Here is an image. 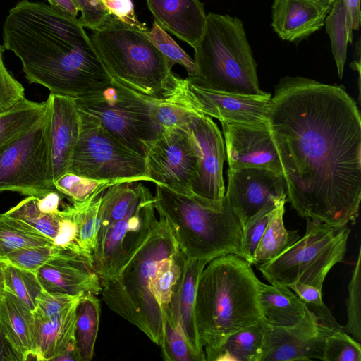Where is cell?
<instances>
[{"instance_id": "35", "label": "cell", "mask_w": 361, "mask_h": 361, "mask_svg": "<svg viewBox=\"0 0 361 361\" xmlns=\"http://www.w3.org/2000/svg\"><path fill=\"white\" fill-rule=\"evenodd\" d=\"M185 257L181 251L166 259L160 266L151 285L153 297L161 312L171 303L180 282ZM163 317V316H162Z\"/></svg>"}, {"instance_id": "7", "label": "cell", "mask_w": 361, "mask_h": 361, "mask_svg": "<svg viewBox=\"0 0 361 361\" xmlns=\"http://www.w3.org/2000/svg\"><path fill=\"white\" fill-rule=\"evenodd\" d=\"M199 76L191 83L229 93L268 96L259 87L257 66L240 19L209 13L204 33L194 48Z\"/></svg>"}, {"instance_id": "23", "label": "cell", "mask_w": 361, "mask_h": 361, "mask_svg": "<svg viewBox=\"0 0 361 361\" xmlns=\"http://www.w3.org/2000/svg\"><path fill=\"white\" fill-rule=\"evenodd\" d=\"M209 262L185 258L180 282L170 303L188 343L200 361H205L206 357L196 326V290L199 276Z\"/></svg>"}, {"instance_id": "2", "label": "cell", "mask_w": 361, "mask_h": 361, "mask_svg": "<svg viewBox=\"0 0 361 361\" xmlns=\"http://www.w3.org/2000/svg\"><path fill=\"white\" fill-rule=\"evenodd\" d=\"M3 43L26 79L50 93L78 99L111 82L78 18L44 3L22 0L11 8Z\"/></svg>"}, {"instance_id": "6", "label": "cell", "mask_w": 361, "mask_h": 361, "mask_svg": "<svg viewBox=\"0 0 361 361\" xmlns=\"http://www.w3.org/2000/svg\"><path fill=\"white\" fill-rule=\"evenodd\" d=\"M114 84L150 101L167 98L178 75L175 65L143 35L112 16L90 36Z\"/></svg>"}, {"instance_id": "9", "label": "cell", "mask_w": 361, "mask_h": 361, "mask_svg": "<svg viewBox=\"0 0 361 361\" xmlns=\"http://www.w3.org/2000/svg\"><path fill=\"white\" fill-rule=\"evenodd\" d=\"M75 102L80 117L98 124L144 157L148 143L159 130L154 120V101L140 97L114 83Z\"/></svg>"}, {"instance_id": "26", "label": "cell", "mask_w": 361, "mask_h": 361, "mask_svg": "<svg viewBox=\"0 0 361 361\" xmlns=\"http://www.w3.org/2000/svg\"><path fill=\"white\" fill-rule=\"evenodd\" d=\"M265 322L262 320L231 335L212 361H261L264 352Z\"/></svg>"}, {"instance_id": "41", "label": "cell", "mask_w": 361, "mask_h": 361, "mask_svg": "<svg viewBox=\"0 0 361 361\" xmlns=\"http://www.w3.org/2000/svg\"><path fill=\"white\" fill-rule=\"evenodd\" d=\"M312 312L319 322L334 331H342L343 328L335 319L322 299V290L312 286L294 282L288 286Z\"/></svg>"}, {"instance_id": "21", "label": "cell", "mask_w": 361, "mask_h": 361, "mask_svg": "<svg viewBox=\"0 0 361 361\" xmlns=\"http://www.w3.org/2000/svg\"><path fill=\"white\" fill-rule=\"evenodd\" d=\"M154 22L193 49L202 37L207 14L200 0H146Z\"/></svg>"}, {"instance_id": "13", "label": "cell", "mask_w": 361, "mask_h": 361, "mask_svg": "<svg viewBox=\"0 0 361 361\" xmlns=\"http://www.w3.org/2000/svg\"><path fill=\"white\" fill-rule=\"evenodd\" d=\"M171 96L186 109L215 118L221 123L268 127L271 94L252 96L220 92L179 77Z\"/></svg>"}, {"instance_id": "17", "label": "cell", "mask_w": 361, "mask_h": 361, "mask_svg": "<svg viewBox=\"0 0 361 361\" xmlns=\"http://www.w3.org/2000/svg\"><path fill=\"white\" fill-rule=\"evenodd\" d=\"M228 169H267L282 173L269 127L221 123Z\"/></svg>"}, {"instance_id": "39", "label": "cell", "mask_w": 361, "mask_h": 361, "mask_svg": "<svg viewBox=\"0 0 361 361\" xmlns=\"http://www.w3.org/2000/svg\"><path fill=\"white\" fill-rule=\"evenodd\" d=\"M116 183L109 180H97L68 172L58 179L54 185L61 194L71 200L81 202L90 197L102 188Z\"/></svg>"}, {"instance_id": "28", "label": "cell", "mask_w": 361, "mask_h": 361, "mask_svg": "<svg viewBox=\"0 0 361 361\" xmlns=\"http://www.w3.org/2000/svg\"><path fill=\"white\" fill-rule=\"evenodd\" d=\"M101 307L96 295H83L77 305L75 346L78 361L92 359L97 340Z\"/></svg>"}, {"instance_id": "18", "label": "cell", "mask_w": 361, "mask_h": 361, "mask_svg": "<svg viewBox=\"0 0 361 361\" xmlns=\"http://www.w3.org/2000/svg\"><path fill=\"white\" fill-rule=\"evenodd\" d=\"M43 289L71 295L101 293L100 279L88 259L57 247L37 271Z\"/></svg>"}, {"instance_id": "40", "label": "cell", "mask_w": 361, "mask_h": 361, "mask_svg": "<svg viewBox=\"0 0 361 361\" xmlns=\"http://www.w3.org/2000/svg\"><path fill=\"white\" fill-rule=\"evenodd\" d=\"M286 202V201L267 202L243 224V249L245 259L250 264H253L255 251L265 231L272 212L281 204Z\"/></svg>"}, {"instance_id": "8", "label": "cell", "mask_w": 361, "mask_h": 361, "mask_svg": "<svg viewBox=\"0 0 361 361\" xmlns=\"http://www.w3.org/2000/svg\"><path fill=\"white\" fill-rule=\"evenodd\" d=\"M306 219L302 237L257 269L271 285L288 286L294 282L306 283L322 290L331 269L343 262L350 229Z\"/></svg>"}, {"instance_id": "46", "label": "cell", "mask_w": 361, "mask_h": 361, "mask_svg": "<svg viewBox=\"0 0 361 361\" xmlns=\"http://www.w3.org/2000/svg\"><path fill=\"white\" fill-rule=\"evenodd\" d=\"M82 295L50 293L43 290L37 299V305L32 312L44 318H52L79 301Z\"/></svg>"}, {"instance_id": "15", "label": "cell", "mask_w": 361, "mask_h": 361, "mask_svg": "<svg viewBox=\"0 0 361 361\" xmlns=\"http://www.w3.org/2000/svg\"><path fill=\"white\" fill-rule=\"evenodd\" d=\"M187 129L200 156L198 178L192 192L210 200L222 202L226 192L223 178L226 152L221 132L212 118L197 112H192Z\"/></svg>"}, {"instance_id": "22", "label": "cell", "mask_w": 361, "mask_h": 361, "mask_svg": "<svg viewBox=\"0 0 361 361\" xmlns=\"http://www.w3.org/2000/svg\"><path fill=\"white\" fill-rule=\"evenodd\" d=\"M0 326L21 361L36 360L37 331L33 312L4 290H0Z\"/></svg>"}, {"instance_id": "44", "label": "cell", "mask_w": 361, "mask_h": 361, "mask_svg": "<svg viewBox=\"0 0 361 361\" xmlns=\"http://www.w3.org/2000/svg\"><path fill=\"white\" fill-rule=\"evenodd\" d=\"M58 215L59 217V228L54 239V245L59 248L85 257L77 243L78 229L72 204H66L63 209H59Z\"/></svg>"}, {"instance_id": "19", "label": "cell", "mask_w": 361, "mask_h": 361, "mask_svg": "<svg viewBox=\"0 0 361 361\" xmlns=\"http://www.w3.org/2000/svg\"><path fill=\"white\" fill-rule=\"evenodd\" d=\"M49 146L53 182L68 172L77 145L80 118L73 97L49 93Z\"/></svg>"}, {"instance_id": "53", "label": "cell", "mask_w": 361, "mask_h": 361, "mask_svg": "<svg viewBox=\"0 0 361 361\" xmlns=\"http://www.w3.org/2000/svg\"><path fill=\"white\" fill-rule=\"evenodd\" d=\"M8 263L6 259H0V290L4 289L3 286V269Z\"/></svg>"}, {"instance_id": "52", "label": "cell", "mask_w": 361, "mask_h": 361, "mask_svg": "<svg viewBox=\"0 0 361 361\" xmlns=\"http://www.w3.org/2000/svg\"><path fill=\"white\" fill-rule=\"evenodd\" d=\"M49 5L68 14L77 17L79 8L74 0H47Z\"/></svg>"}, {"instance_id": "3", "label": "cell", "mask_w": 361, "mask_h": 361, "mask_svg": "<svg viewBox=\"0 0 361 361\" xmlns=\"http://www.w3.org/2000/svg\"><path fill=\"white\" fill-rule=\"evenodd\" d=\"M180 251L166 220L154 213L124 249L115 274L101 283L109 308L158 345L163 336V317L151 285L161 264Z\"/></svg>"}, {"instance_id": "27", "label": "cell", "mask_w": 361, "mask_h": 361, "mask_svg": "<svg viewBox=\"0 0 361 361\" xmlns=\"http://www.w3.org/2000/svg\"><path fill=\"white\" fill-rule=\"evenodd\" d=\"M46 101L36 102L25 97L0 115V154L31 128L44 114Z\"/></svg>"}, {"instance_id": "29", "label": "cell", "mask_w": 361, "mask_h": 361, "mask_svg": "<svg viewBox=\"0 0 361 361\" xmlns=\"http://www.w3.org/2000/svg\"><path fill=\"white\" fill-rule=\"evenodd\" d=\"M106 188L99 189L85 200L81 202L71 200L78 229V245L82 255L92 262V255L97 246L99 228V211L102 196Z\"/></svg>"}, {"instance_id": "47", "label": "cell", "mask_w": 361, "mask_h": 361, "mask_svg": "<svg viewBox=\"0 0 361 361\" xmlns=\"http://www.w3.org/2000/svg\"><path fill=\"white\" fill-rule=\"evenodd\" d=\"M109 13L128 26L140 31H147L145 23L140 22L135 12L132 0H99Z\"/></svg>"}, {"instance_id": "25", "label": "cell", "mask_w": 361, "mask_h": 361, "mask_svg": "<svg viewBox=\"0 0 361 361\" xmlns=\"http://www.w3.org/2000/svg\"><path fill=\"white\" fill-rule=\"evenodd\" d=\"M258 302L264 322L272 326L294 325L305 316L308 308L288 286L259 282Z\"/></svg>"}, {"instance_id": "12", "label": "cell", "mask_w": 361, "mask_h": 361, "mask_svg": "<svg viewBox=\"0 0 361 361\" xmlns=\"http://www.w3.org/2000/svg\"><path fill=\"white\" fill-rule=\"evenodd\" d=\"M145 158L151 182L176 192L193 193L200 156L187 124L183 128L160 129L148 143Z\"/></svg>"}, {"instance_id": "38", "label": "cell", "mask_w": 361, "mask_h": 361, "mask_svg": "<svg viewBox=\"0 0 361 361\" xmlns=\"http://www.w3.org/2000/svg\"><path fill=\"white\" fill-rule=\"evenodd\" d=\"M345 302L348 320L343 330L358 342H361V247L353 269L348 286Z\"/></svg>"}, {"instance_id": "20", "label": "cell", "mask_w": 361, "mask_h": 361, "mask_svg": "<svg viewBox=\"0 0 361 361\" xmlns=\"http://www.w3.org/2000/svg\"><path fill=\"white\" fill-rule=\"evenodd\" d=\"M332 0H274L271 26L283 40L298 42L322 28Z\"/></svg>"}, {"instance_id": "43", "label": "cell", "mask_w": 361, "mask_h": 361, "mask_svg": "<svg viewBox=\"0 0 361 361\" xmlns=\"http://www.w3.org/2000/svg\"><path fill=\"white\" fill-rule=\"evenodd\" d=\"M56 250L54 245L23 248L9 253L4 259L21 269L37 273Z\"/></svg>"}, {"instance_id": "51", "label": "cell", "mask_w": 361, "mask_h": 361, "mask_svg": "<svg viewBox=\"0 0 361 361\" xmlns=\"http://www.w3.org/2000/svg\"><path fill=\"white\" fill-rule=\"evenodd\" d=\"M0 361H21L0 326Z\"/></svg>"}, {"instance_id": "10", "label": "cell", "mask_w": 361, "mask_h": 361, "mask_svg": "<svg viewBox=\"0 0 361 361\" xmlns=\"http://www.w3.org/2000/svg\"><path fill=\"white\" fill-rule=\"evenodd\" d=\"M5 191L39 198L57 191L52 179L47 106L42 117L0 154V192Z\"/></svg>"}, {"instance_id": "50", "label": "cell", "mask_w": 361, "mask_h": 361, "mask_svg": "<svg viewBox=\"0 0 361 361\" xmlns=\"http://www.w3.org/2000/svg\"><path fill=\"white\" fill-rule=\"evenodd\" d=\"M63 196L59 191H52L43 197H37V204L39 209L45 213H56L59 209V204Z\"/></svg>"}, {"instance_id": "42", "label": "cell", "mask_w": 361, "mask_h": 361, "mask_svg": "<svg viewBox=\"0 0 361 361\" xmlns=\"http://www.w3.org/2000/svg\"><path fill=\"white\" fill-rule=\"evenodd\" d=\"M323 361H361V345L344 330L330 334L325 341Z\"/></svg>"}, {"instance_id": "33", "label": "cell", "mask_w": 361, "mask_h": 361, "mask_svg": "<svg viewBox=\"0 0 361 361\" xmlns=\"http://www.w3.org/2000/svg\"><path fill=\"white\" fill-rule=\"evenodd\" d=\"M4 290L11 293L32 311L37 305V299L43 291L37 273L7 263L3 269Z\"/></svg>"}, {"instance_id": "54", "label": "cell", "mask_w": 361, "mask_h": 361, "mask_svg": "<svg viewBox=\"0 0 361 361\" xmlns=\"http://www.w3.org/2000/svg\"><path fill=\"white\" fill-rule=\"evenodd\" d=\"M1 115V114H0Z\"/></svg>"}, {"instance_id": "5", "label": "cell", "mask_w": 361, "mask_h": 361, "mask_svg": "<svg viewBox=\"0 0 361 361\" xmlns=\"http://www.w3.org/2000/svg\"><path fill=\"white\" fill-rule=\"evenodd\" d=\"M154 208L167 222L185 258L210 261L233 254L245 259L243 225L225 195L216 202L156 184Z\"/></svg>"}, {"instance_id": "4", "label": "cell", "mask_w": 361, "mask_h": 361, "mask_svg": "<svg viewBox=\"0 0 361 361\" xmlns=\"http://www.w3.org/2000/svg\"><path fill=\"white\" fill-rule=\"evenodd\" d=\"M246 259L228 254L212 259L197 285L195 314L206 360L234 333L262 316L258 302L260 281Z\"/></svg>"}, {"instance_id": "34", "label": "cell", "mask_w": 361, "mask_h": 361, "mask_svg": "<svg viewBox=\"0 0 361 361\" xmlns=\"http://www.w3.org/2000/svg\"><path fill=\"white\" fill-rule=\"evenodd\" d=\"M324 24L330 41L338 75L342 79L347 56L346 11L343 0H334Z\"/></svg>"}, {"instance_id": "30", "label": "cell", "mask_w": 361, "mask_h": 361, "mask_svg": "<svg viewBox=\"0 0 361 361\" xmlns=\"http://www.w3.org/2000/svg\"><path fill=\"white\" fill-rule=\"evenodd\" d=\"M284 205L285 203L281 204L272 212L255 251L252 264L259 265L272 259L300 238L297 230L285 228Z\"/></svg>"}, {"instance_id": "45", "label": "cell", "mask_w": 361, "mask_h": 361, "mask_svg": "<svg viewBox=\"0 0 361 361\" xmlns=\"http://www.w3.org/2000/svg\"><path fill=\"white\" fill-rule=\"evenodd\" d=\"M4 47L0 45V114L25 97L23 86L12 76L4 63Z\"/></svg>"}, {"instance_id": "11", "label": "cell", "mask_w": 361, "mask_h": 361, "mask_svg": "<svg viewBox=\"0 0 361 361\" xmlns=\"http://www.w3.org/2000/svg\"><path fill=\"white\" fill-rule=\"evenodd\" d=\"M80 118L79 139L68 172L114 183L150 181L144 156L126 147L94 122Z\"/></svg>"}, {"instance_id": "1", "label": "cell", "mask_w": 361, "mask_h": 361, "mask_svg": "<svg viewBox=\"0 0 361 361\" xmlns=\"http://www.w3.org/2000/svg\"><path fill=\"white\" fill-rule=\"evenodd\" d=\"M268 127L298 215L345 226L359 216L361 118L342 86L286 76L275 86Z\"/></svg>"}, {"instance_id": "16", "label": "cell", "mask_w": 361, "mask_h": 361, "mask_svg": "<svg viewBox=\"0 0 361 361\" xmlns=\"http://www.w3.org/2000/svg\"><path fill=\"white\" fill-rule=\"evenodd\" d=\"M286 184L282 173L245 168L228 170L225 197L242 225L269 202H286Z\"/></svg>"}, {"instance_id": "31", "label": "cell", "mask_w": 361, "mask_h": 361, "mask_svg": "<svg viewBox=\"0 0 361 361\" xmlns=\"http://www.w3.org/2000/svg\"><path fill=\"white\" fill-rule=\"evenodd\" d=\"M53 245V240L29 224L0 213V259L20 249Z\"/></svg>"}, {"instance_id": "37", "label": "cell", "mask_w": 361, "mask_h": 361, "mask_svg": "<svg viewBox=\"0 0 361 361\" xmlns=\"http://www.w3.org/2000/svg\"><path fill=\"white\" fill-rule=\"evenodd\" d=\"M142 33L165 57L174 64L182 66L186 70L188 75L187 79L192 80L199 76L195 60L156 22L154 21L149 30L143 31Z\"/></svg>"}, {"instance_id": "48", "label": "cell", "mask_w": 361, "mask_h": 361, "mask_svg": "<svg viewBox=\"0 0 361 361\" xmlns=\"http://www.w3.org/2000/svg\"><path fill=\"white\" fill-rule=\"evenodd\" d=\"M81 16L78 18L83 27L91 30L99 27L110 14L99 0H74Z\"/></svg>"}, {"instance_id": "14", "label": "cell", "mask_w": 361, "mask_h": 361, "mask_svg": "<svg viewBox=\"0 0 361 361\" xmlns=\"http://www.w3.org/2000/svg\"><path fill=\"white\" fill-rule=\"evenodd\" d=\"M334 331L322 325L309 309L301 321L290 326L265 323L261 361L322 360L326 338Z\"/></svg>"}, {"instance_id": "49", "label": "cell", "mask_w": 361, "mask_h": 361, "mask_svg": "<svg viewBox=\"0 0 361 361\" xmlns=\"http://www.w3.org/2000/svg\"><path fill=\"white\" fill-rule=\"evenodd\" d=\"M346 11V28L348 42H353V31L360 25V0H343Z\"/></svg>"}, {"instance_id": "24", "label": "cell", "mask_w": 361, "mask_h": 361, "mask_svg": "<svg viewBox=\"0 0 361 361\" xmlns=\"http://www.w3.org/2000/svg\"><path fill=\"white\" fill-rule=\"evenodd\" d=\"M78 302L52 318L33 313L37 331L36 360H56L66 351L75 349L74 334Z\"/></svg>"}, {"instance_id": "36", "label": "cell", "mask_w": 361, "mask_h": 361, "mask_svg": "<svg viewBox=\"0 0 361 361\" xmlns=\"http://www.w3.org/2000/svg\"><path fill=\"white\" fill-rule=\"evenodd\" d=\"M6 213L29 224L53 241L59 231L58 212L56 213L42 212L38 207L36 197L27 196Z\"/></svg>"}, {"instance_id": "32", "label": "cell", "mask_w": 361, "mask_h": 361, "mask_svg": "<svg viewBox=\"0 0 361 361\" xmlns=\"http://www.w3.org/2000/svg\"><path fill=\"white\" fill-rule=\"evenodd\" d=\"M163 336L159 345L167 361H200L188 343L170 304L163 310Z\"/></svg>"}]
</instances>
